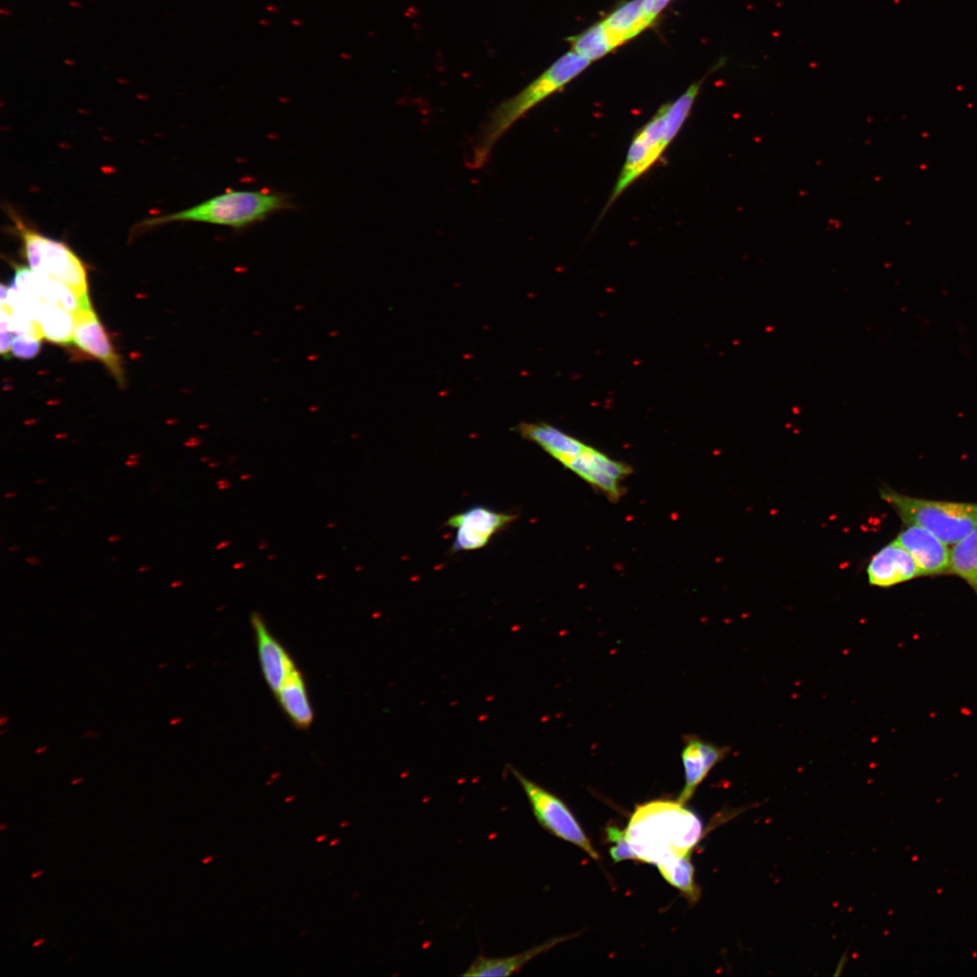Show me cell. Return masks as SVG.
Wrapping results in <instances>:
<instances>
[{
    "label": "cell",
    "mask_w": 977,
    "mask_h": 977,
    "mask_svg": "<svg viewBox=\"0 0 977 977\" xmlns=\"http://www.w3.org/2000/svg\"><path fill=\"white\" fill-rule=\"evenodd\" d=\"M4 828H5V824H4V825L2 826V830H4Z\"/></svg>",
    "instance_id": "48"
},
{
    "label": "cell",
    "mask_w": 977,
    "mask_h": 977,
    "mask_svg": "<svg viewBox=\"0 0 977 977\" xmlns=\"http://www.w3.org/2000/svg\"><path fill=\"white\" fill-rule=\"evenodd\" d=\"M510 770L522 786L538 823L557 839L577 846L599 861V853L566 804L513 767H510Z\"/></svg>",
    "instance_id": "7"
},
{
    "label": "cell",
    "mask_w": 977,
    "mask_h": 977,
    "mask_svg": "<svg viewBox=\"0 0 977 977\" xmlns=\"http://www.w3.org/2000/svg\"><path fill=\"white\" fill-rule=\"evenodd\" d=\"M74 316V344L86 354L102 361L118 383L124 385L121 360L93 308L83 309Z\"/></svg>",
    "instance_id": "10"
},
{
    "label": "cell",
    "mask_w": 977,
    "mask_h": 977,
    "mask_svg": "<svg viewBox=\"0 0 977 977\" xmlns=\"http://www.w3.org/2000/svg\"><path fill=\"white\" fill-rule=\"evenodd\" d=\"M291 209L289 198L281 193L231 191L189 209L147 219L138 226L145 229L173 222H200L242 229Z\"/></svg>",
    "instance_id": "4"
},
{
    "label": "cell",
    "mask_w": 977,
    "mask_h": 977,
    "mask_svg": "<svg viewBox=\"0 0 977 977\" xmlns=\"http://www.w3.org/2000/svg\"><path fill=\"white\" fill-rule=\"evenodd\" d=\"M83 781H84L83 778H75L71 782V784L74 786V785H77L79 783H82Z\"/></svg>",
    "instance_id": "42"
},
{
    "label": "cell",
    "mask_w": 977,
    "mask_h": 977,
    "mask_svg": "<svg viewBox=\"0 0 977 977\" xmlns=\"http://www.w3.org/2000/svg\"><path fill=\"white\" fill-rule=\"evenodd\" d=\"M151 570H152L151 566H147L146 565V566L139 567L138 569V573H149Z\"/></svg>",
    "instance_id": "30"
},
{
    "label": "cell",
    "mask_w": 977,
    "mask_h": 977,
    "mask_svg": "<svg viewBox=\"0 0 977 977\" xmlns=\"http://www.w3.org/2000/svg\"><path fill=\"white\" fill-rule=\"evenodd\" d=\"M517 518L513 513L496 511L484 505H475L455 514L446 523L457 530L451 553L485 547L495 535L507 528Z\"/></svg>",
    "instance_id": "8"
},
{
    "label": "cell",
    "mask_w": 977,
    "mask_h": 977,
    "mask_svg": "<svg viewBox=\"0 0 977 977\" xmlns=\"http://www.w3.org/2000/svg\"><path fill=\"white\" fill-rule=\"evenodd\" d=\"M69 5H70L71 7H73V8H80V9H81V8H83V7H84L82 4H79V3H76V2H71V3L69 4Z\"/></svg>",
    "instance_id": "37"
},
{
    "label": "cell",
    "mask_w": 977,
    "mask_h": 977,
    "mask_svg": "<svg viewBox=\"0 0 977 977\" xmlns=\"http://www.w3.org/2000/svg\"><path fill=\"white\" fill-rule=\"evenodd\" d=\"M16 496H17V493L15 492H7L4 494V499L11 500V499L15 498Z\"/></svg>",
    "instance_id": "31"
},
{
    "label": "cell",
    "mask_w": 977,
    "mask_h": 977,
    "mask_svg": "<svg viewBox=\"0 0 977 977\" xmlns=\"http://www.w3.org/2000/svg\"><path fill=\"white\" fill-rule=\"evenodd\" d=\"M591 61L571 50L516 95L502 102L487 118L473 150L472 169L484 167L502 136L527 112L565 87Z\"/></svg>",
    "instance_id": "2"
},
{
    "label": "cell",
    "mask_w": 977,
    "mask_h": 977,
    "mask_svg": "<svg viewBox=\"0 0 977 977\" xmlns=\"http://www.w3.org/2000/svg\"><path fill=\"white\" fill-rule=\"evenodd\" d=\"M48 749H49L48 747H42V748H40V749H38V750L36 751V753H37V754H40V753L46 752V751H48Z\"/></svg>",
    "instance_id": "41"
},
{
    "label": "cell",
    "mask_w": 977,
    "mask_h": 977,
    "mask_svg": "<svg viewBox=\"0 0 977 977\" xmlns=\"http://www.w3.org/2000/svg\"><path fill=\"white\" fill-rule=\"evenodd\" d=\"M139 458H141V455L138 454H131L129 456V459L130 460H138Z\"/></svg>",
    "instance_id": "38"
},
{
    "label": "cell",
    "mask_w": 977,
    "mask_h": 977,
    "mask_svg": "<svg viewBox=\"0 0 977 977\" xmlns=\"http://www.w3.org/2000/svg\"><path fill=\"white\" fill-rule=\"evenodd\" d=\"M259 659L263 677L275 694L297 665L284 646L271 635L258 614L252 616Z\"/></svg>",
    "instance_id": "14"
},
{
    "label": "cell",
    "mask_w": 977,
    "mask_h": 977,
    "mask_svg": "<svg viewBox=\"0 0 977 977\" xmlns=\"http://www.w3.org/2000/svg\"><path fill=\"white\" fill-rule=\"evenodd\" d=\"M112 557L113 558H111V562H117L119 560L118 556H112Z\"/></svg>",
    "instance_id": "46"
},
{
    "label": "cell",
    "mask_w": 977,
    "mask_h": 977,
    "mask_svg": "<svg viewBox=\"0 0 977 977\" xmlns=\"http://www.w3.org/2000/svg\"><path fill=\"white\" fill-rule=\"evenodd\" d=\"M327 839H328V835H327V834H321V835H319V836L317 837V839H316V842H317V843H323V842H324V841H325V840H326Z\"/></svg>",
    "instance_id": "32"
},
{
    "label": "cell",
    "mask_w": 977,
    "mask_h": 977,
    "mask_svg": "<svg viewBox=\"0 0 977 977\" xmlns=\"http://www.w3.org/2000/svg\"><path fill=\"white\" fill-rule=\"evenodd\" d=\"M869 584L888 589L922 577L911 555L896 540L880 549L867 567Z\"/></svg>",
    "instance_id": "13"
},
{
    "label": "cell",
    "mask_w": 977,
    "mask_h": 977,
    "mask_svg": "<svg viewBox=\"0 0 977 977\" xmlns=\"http://www.w3.org/2000/svg\"><path fill=\"white\" fill-rule=\"evenodd\" d=\"M39 323L48 341L64 346L74 343L75 316L64 308L45 305Z\"/></svg>",
    "instance_id": "19"
},
{
    "label": "cell",
    "mask_w": 977,
    "mask_h": 977,
    "mask_svg": "<svg viewBox=\"0 0 977 977\" xmlns=\"http://www.w3.org/2000/svg\"><path fill=\"white\" fill-rule=\"evenodd\" d=\"M568 41L573 51L591 63L603 58L616 49L602 22L578 36L571 37Z\"/></svg>",
    "instance_id": "21"
},
{
    "label": "cell",
    "mask_w": 977,
    "mask_h": 977,
    "mask_svg": "<svg viewBox=\"0 0 977 977\" xmlns=\"http://www.w3.org/2000/svg\"><path fill=\"white\" fill-rule=\"evenodd\" d=\"M671 2V0H644L643 10L652 25Z\"/></svg>",
    "instance_id": "24"
},
{
    "label": "cell",
    "mask_w": 977,
    "mask_h": 977,
    "mask_svg": "<svg viewBox=\"0 0 977 977\" xmlns=\"http://www.w3.org/2000/svg\"><path fill=\"white\" fill-rule=\"evenodd\" d=\"M0 325H2V345H0V348H2V355L6 360H9L10 355L12 353V344H13L12 332L9 329V324H8L6 316L4 315H3V314H2V324H0Z\"/></svg>",
    "instance_id": "25"
},
{
    "label": "cell",
    "mask_w": 977,
    "mask_h": 977,
    "mask_svg": "<svg viewBox=\"0 0 977 977\" xmlns=\"http://www.w3.org/2000/svg\"><path fill=\"white\" fill-rule=\"evenodd\" d=\"M608 839L610 843L616 844L610 850L611 857L614 862L619 863L626 860H637L635 854L634 853L630 844L626 839V830H621L617 826H608L607 829Z\"/></svg>",
    "instance_id": "22"
},
{
    "label": "cell",
    "mask_w": 977,
    "mask_h": 977,
    "mask_svg": "<svg viewBox=\"0 0 977 977\" xmlns=\"http://www.w3.org/2000/svg\"><path fill=\"white\" fill-rule=\"evenodd\" d=\"M214 859H215V857L209 856V857H205L203 859L202 864L203 865H209V864L212 863L214 861Z\"/></svg>",
    "instance_id": "33"
},
{
    "label": "cell",
    "mask_w": 977,
    "mask_h": 977,
    "mask_svg": "<svg viewBox=\"0 0 977 977\" xmlns=\"http://www.w3.org/2000/svg\"><path fill=\"white\" fill-rule=\"evenodd\" d=\"M121 538H122V537L120 535H111V536H110L108 537L107 540L110 543H116V542L121 540Z\"/></svg>",
    "instance_id": "29"
},
{
    "label": "cell",
    "mask_w": 977,
    "mask_h": 977,
    "mask_svg": "<svg viewBox=\"0 0 977 977\" xmlns=\"http://www.w3.org/2000/svg\"><path fill=\"white\" fill-rule=\"evenodd\" d=\"M182 585H183V582H178V581H177V582H173V583L171 584V587H172L173 589H176V588H180V587H181V586H182Z\"/></svg>",
    "instance_id": "36"
},
{
    "label": "cell",
    "mask_w": 977,
    "mask_h": 977,
    "mask_svg": "<svg viewBox=\"0 0 977 977\" xmlns=\"http://www.w3.org/2000/svg\"><path fill=\"white\" fill-rule=\"evenodd\" d=\"M8 722H9V718H7V717H4V718L2 719V721H0V724H2V725H4V724H6V723H8Z\"/></svg>",
    "instance_id": "45"
},
{
    "label": "cell",
    "mask_w": 977,
    "mask_h": 977,
    "mask_svg": "<svg viewBox=\"0 0 977 977\" xmlns=\"http://www.w3.org/2000/svg\"><path fill=\"white\" fill-rule=\"evenodd\" d=\"M124 465H125V466H127L128 468H131V469H132V468H136V467H138V465H139V463H138V460H130V459H128V460H127V461L125 462V464H124Z\"/></svg>",
    "instance_id": "28"
},
{
    "label": "cell",
    "mask_w": 977,
    "mask_h": 977,
    "mask_svg": "<svg viewBox=\"0 0 977 977\" xmlns=\"http://www.w3.org/2000/svg\"><path fill=\"white\" fill-rule=\"evenodd\" d=\"M626 832L638 861L658 866L690 854L704 827L678 801L656 800L636 807Z\"/></svg>",
    "instance_id": "1"
},
{
    "label": "cell",
    "mask_w": 977,
    "mask_h": 977,
    "mask_svg": "<svg viewBox=\"0 0 977 977\" xmlns=\"http://www.w3.org/2000/svg\"><path fill=\"white\" fill-rule=\"evenodd\" d=\"M45 942H46V939H45V938H42V939H38V940H36V941H35V942L33 943V945H32V946H33L34 947H38V946H40V945L44 944Z\"/></svg>",
    "instance_id": "35"
},
{
    "label": "cell",
    "mask_w": 977,
    "mask_h": 977,
    "mask_svg": "<svg viewBox=\"0 0 977 977\" xmlns=\"http://www.w3.org/2000/svg\"><path fill=\"white\" fill-rule=\"evenodd\" d=\"M643 2L644 0H631L602 22L616 49L652 26L644 15Z\"/></svg>",
    "instance_id": "17"
},
{
    "label": "cell",
    "mask_w": 977,
    "mask_h": 977,
    "mask_svg": "<svg viewBox=\"0 0 977 977\" xmlns=\"http://www.w3.org/2000/svg\"><path fill=\"white\" fill-rule=\"evenodd\" d=\"M66 63H67V64H69V65H75V62H74V61H70V60H67V61H66Z\"/></svg>",
    "instance_id": "47"
},
{
    "label": "cell",
    "mask_w": 977,
    "mask_h": 977,
    "mask_svg": "<svg viewBox=\"0 0 977 977\" xmlns=\"http://www.w3.org/2000/svg\"><path fill=\"white\" fill-rule=\"evenodd\" d=\"M341 843V839H334L330 843V847H335Z\"/></svg>",
    "instance_id": "43"
},
{
    "label": "cell",
    "mask_w": 977,
    "mask_h": 977,
    "mask_svg": "<svg viewBox=\"0 0 977 977\" xmlns=\"http://www.w3.org/2000/svg\"><path fill=\"white\" fill-rule=\"evenodd\" d=\"M565 467L614 502L623 497L622 484L632 474L628 465L588 445Z\"/></svg>",
    "instance_id": "9"
},
{
    "label": "cell",
    "mask_w": 977,
    "mask_h": 977,
    "mask_svg": "<svg viewBox=\"0 0 977 977\" xmlns=\"http://www.w3.org/2000/svg\"><path fill=\"white\" fill-rule=\"evenodd\" d=\"M880 495L906 526L921 527L947 545H955L977 527V502L916 498L889 486H883Z\"/></svg>",
    "instance_id": "5"
},
{
    "label": "cell",
    "mask_w": 977,
    "mask_h": 977,
    "mask_svg": "<svg viewBox=\"0 0 977 977\" xmlns=\"http://www.w3.org/2000/svg\"><path fill=\"white\" fill-rule=\"evenodd\" d=\"M11 218L30 268L68 287L82 299L89 300L87 270L78 255L65 243L31 227L14 212Z\"/></svg>",
    "instance_id": "6"
},
{
    "label": "cell",
    "mask_w": 977,
    "mask_h": 977,
    "mask_svg": "<svg viewBox=\"0 0 977 977\" xmlns=\"http://www.w3.org/2000/svg\"><path fill=\"white\" fill-rule=\"evenodd\" d=\"M9 293H10V288H8V287H6L5 285L3 284L2 285V290H0V304H2V307H6L7 306Z\"/></svg>",
    "instance_id": "26"
},
{
    "label": "cell",
    "mask_w": 977,
    "mask_h": 977,
    "mask_svg": "<svg viewBox=\"0 0 977 977\" xmlns=\"http://www.w3.org/2000/svg\"><path fill=\"white\" fill-rule=\"evenodd\" d=\"M681 760L685 786L677 800L685 804L708 777L712 769L729 754L730 747H720L696 735L683 737Z\"/></svg>",
    "instance_id": "12"
},
{
    "label": "cell",
    "mask_w": 977,
    "mask_h": 977,
    "mask_svg": "<svg viewBox=\"0 0 977 977\" xmlns=\"http://www.w3.org/2000/svg\"><path fill=\"white\" fill-rule=\"evenodd\" d=\"M702 83H694L674 102L662 106L636 132L608 207L662 157L688 119Z\"/></svg>",
    "instance_id": "3"
},
{
    "label": "cell",
    "mask_w": 977,
    "mask_h": 977,
    "mask_svg": "<svg viewBox=\"0 0 977 977\" xmlns=\"http://www.w3.org/2000/svg\"><path fill=\"white\" fill-rule=\"evenodd\" d=\"M896 540L911 555L922 577L949 574L950 549L948 545L930 531L908 525Z\"/></svg>",
    "instance_id": "11"
},
{
    "label": "cell",
    "mask_w": 977,
    "mask_h": 977,
    "mask_svg": "<svg viewBox=\"0 0 977 977\" xmlns=\"http://www.w3.org/2000/svg\"><path fill=\"white\" fill-rule=\"evenodd\" d=\"M689 855L657 866L668 884L680 891L690 903H696L701 897V890L695 883L694 867Z\"/></svg>",
    "instance_id": "20"
},
{
    "label": "cell",
    "mask_w": 977,
    "mask_h": 977,
    "mask_svg": "<svg viewBox=\"0 0 977 977\" xmlns=\"http://www.w3.org/2000/svg\"><path fill=\"white\" fill-rule=\"evenodd\" d=\"M0 13H2L4 16H6V17H10V16L13 15V12L5 11L4 9H2V11H0Z\"/></svg>",
    "instance_id": "39"
},
{
    "label": "cell",
    "mask_w": 977,
    "mask_h": 977,
    "mask_svg": "<svg viewBox=\"0 0 977 977\" xmlns=\"http://www.w3.org/2000/svg\"><path fill=\"white\" fill-rule=\"evenodd\" d=\"M44 874H45V872H44V871H37V872H35V873H33V874L31 875V879H36V878H38V877H40V876L43 875Z\"/></svg>",
    "instance_id": "34"
},
{
    "label": "cell",
    "mask_w": 977,
    "mask_h": 977,
    "mask_svg": "<svg viewBox=\"0 0 977 977\" xmlns=\"http://www.w3.org/2000/svg\"><path fill=\"white\" fill-rule=\"evenodd\" d=\"M564 939V937L554 938L542 945L529 948L525 952L506 957H487L482 955H478L467 971L462 975L472 977L511 976L518 973L530 960Z\"/></svg>",
    "instance_id": "16"
},
{
    "label": "cell",
    "mask_w": 977,
    "mask_h": 977,
    "mask_svg": "<svg viewBox=\"0 0 977 977\" xmlns=\"http://www.w3.org/2000/svg\"><path fill=\"white\" fill-rule=\"evenodd\" d=\"M20 549H21V546H11V547L9 548V551H10V552H17V551H19Z\"/></svg>",
    "instance_id": "40"
},
{
    "label": "cell",
    "mask_w": 977,
    "mask_h": 977,
    "mask_svg": "<svg viewBox=\"0 0 977 977\" xmlns=\"http://www.w3.org/2000/svg\"><path fill=\"white\" fill-rule=\"evenodd\" d=\"M279 704L291 721L301 729H308L315 718L306 681L297 668L275 693Z\"/></svg>",
    "instance_id": "15"
},
{
    "label": "cell",
    "mask_w": 977,
    "mask_h": 977,
    "mask_svg": "<svg viewBox=\"0 0 977 977\" xmlns=\"http://www.w3.org/2000/svg\"><path fill=\"white\" fill-rule=\"evenodd\" d=\"M47 482H48V481H47V480H45V479H40V480H37V481H36V484H38V485H41V484H47Z\"/></svg>",
    "instance_id": "44"
},
{
    "label": "cell",
    "mask_w": 977,
    "mask_h": 977,
    "mask_svg": "<svg viewBox=\"0 0 977 977\" xmlns=\"http://www.w3.org/2000/svg\"><path fill=\"white\" fill-rule=\"evenodd\" d=\"M949 574L965 582L977 595V527L951 549Z\"/></svg>",
    "instance_id": "18"
},
{
    "label": "cell",
    "mask_w": 977,
    "mask_h": 977,
    "mask_svg": "<svg viewBox=\"0 0 977 977\" xmlns=\"http://www.w3.org/2000/svg\"><path fill=\"white\" fill-rule=\"evenodd\" d=\"M40 339L26 334H17L13 340L12 352L22 360L37 357L41 350Z\"/></svg>",
    "instance_id": "23"
},
{
    "label": "cell",
    "mask_w": 977,
    "mask_h": 977,
    "mask_svg": "<svg viewBox=\"0 0 977 977\" xmlns=\"http://www.w3.org/2000/svg\"><path fill=\"white\" fill-rule=\"evenodd\" d=\"M25 563L28 565L34 567V566L40 565L41 561L40 560V558L38 556L31 555V556H28V557L25 558Z\"/></svg>",
    "instance_id": "27"
}]
</instances>
